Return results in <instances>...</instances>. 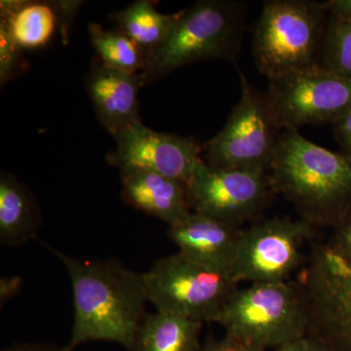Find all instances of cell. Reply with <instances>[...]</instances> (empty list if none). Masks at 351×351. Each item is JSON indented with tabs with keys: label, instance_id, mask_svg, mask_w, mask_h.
Listing matches in <instances>:
<instances>
[{
	"label": "cell",
	"instance_id": "cell-9",
	"mask_svg": "<svg viewBox=\"0 0 351 351\" xmlns=\"http://www.w3.org/2000/svg\"><path fill=\"white\" fill-rule=\"evenodd\" d=\"M313 226L290 218L265 219L240 232L233 262V280L253 283L286 282L302 257V248L313 235Z\"/></svg>",
	"mask_w": 351,
	"mask_h": 351
},
{
	"label": "cell",
	"instance_id": "cell-3",
	"mask_svg": "<svg viewBox=\"0 0 351 351\" xmlns=\"http://www.w3.org/2000/svg\"><path fill=\"white\" fill-rule=\"evenodd\" d=\"M244 15L243 3L232 0H200L181 11L141 73L144 87L195 62L234 60L241 46Z\"/></svg>",
	"mask_w": 351,
	"mask_h": 351
},
{
	"label": "cell",
	"instance_id": "cell-10",
	"mask_svg": "<svg viewBox=\"0 0 351 351\" xmlns=\"http://www.w3.org/2000/svg\"><path fill=\"white\" fill-rule=\"evenodd\" d=\"M302 285L311 311L308 334L332 351H351V265L320 247Z\"/></svg>",
	"mask_w": 351,
	"mask_h": 351
},
{
	"label": "cell",
	"instance_id": "cell-18",
	"mask_svg": "<svg viewBox=\"0 0 351 351\" xmlns=\"http://www.w3.org/2000/svg\"><path fill=\"white\" fill-rule=\"evenodd\" d=\"M202 322L178 314H145L128 351H199Z\"/></svg>",
	"mask_w": 351,
	"mask_h": 351
},
{
	"label": "cell",
	"instance_id": "cell-27",
	"mask_svg": "<svg viewBox=\"0 0 351 351\" xmlns=\"http://www.w3.org/2000/svg\"><path fill=\"white\" fill-rule=\"evenodd\" d=\"M241 346L234 339L226 336L221 339H209L201 346L199 351H239Z\"/></svg>",
	"mask_w": 351,
	"mask_h": 351
},
{
	"label": "cell",
	"instance_id": "cell-13",
	"mask_svg": "<svg viewBox=\"0 0 351 351\" xmlns=\"http://www.w3.org/2000/svg\"><path fill=\"white\" fill-rule=\"evenodd\" d=\"M239 234L237 226L195 212L168 230L182 255L232 277Z\"/></svg>",
	"mask_w": 351,
	"mask_h": 351
},
{
	"label": "cell",
	"instance_id": "cell-5",
	"mask_svg": "<svg viewBox=\"0 0 351 351\" xmlns=\"http://www.w3.org/2000/svg\"><path fill=\"white\" fill-rule=\"evenodd\" d=\"M328 17L325 2H265L253 36L258 71L269 80L319 66Z\"/></svg>",
	"mask_w": 351,
	"mask_h": 351
},
{
	"label": "cell",
	"instance_id": "cell-4",
	"mask_svg": "<svg viewBox=\"0 0 351 351\" xmlns=\"http://www.w3.org/2000/svg\"><path fill=\"white\" fill-rule=\"evenodd\" d=\"M214 322L241 345L278 348L308 335L306 291L294 283H253L228 298Z\"/></svg>",
	"mask_w": 351,
	"mask_h": 351
},
{
	"label": "cell",
	"instance_id": "cell-20",
	"mask_svg": "<svg viewBox=\"0 0 351 351\" xmlns=\"http://www.w3.org/2000/svg\"><path fill=\"white\" fill-rule=\"evenodd\" d=\"M88 31L103 66L126 73H141L147 68L149 57L137 43L117 27L105 31L101 25L90 23Z\"/></svg>",
	"mask_w": 351,
	"mask_h": 351
},
{
	"label": "cell",
	"instance_id": "cell-8",
	"mask_svg": "<svg viewBox=\"0 0 351 351\" xmlns=\"http://www.w3.org/2000/svg\"><path fill=\"white\" fill-rule=\"evenodd\" d=\"M241 96L225 126L205 145L207 165L221 169L269 170L276 149V128L265 99L240 71Z\"/></svg>",
	"mask_w": 351,
	"mask_h": 351
},
{
	"label": "cell",
	"instance_id": "cell-17",
	"mask_svg": "<svg viewBox=\"0 0 351 351\" xmlns=\"http://www.w3.org/2000/svg\"><path fill=\"white\" fill-rule=\"evenodd\" d=\"M43 223L40 209L34 195L15 176L0 175V242L19 246L38 237Z\"/></svg>",
	"mask_w": 351,
	"mask_h": 351
},
{
	"label": "cell",
	"instance_id": "cell-26",
	"mask_svg": "<svg viewBox=\"0 0 351 351\" xmlns=\"http://www.w3.org/2000/svg\"><path fill=\"white\" fill-rule=\"evenodd\" d=\"M325 4L330 16L351 23V0H330Z\"/></svg>",
	"mask_w": 351,
	"mask_h": 351
},
{
	"label": "cell",
	"instance_id": "cell-21",
	"mask_svg": "<svg viewBox=\"0 0 351 351\" xmlns=\"http://www.w3.org/2000/svg\"><path fill=\"white\" fill-rule=\"evenodd\" d=\"M319 66L351 83V23L329 15Z\"/></svg>",
	"mask_w": 351,
	"mask_h": 351
},
{
	"label": "cell",
	"instance_id": "cell-15",
	"mask_svg": "<svg viewBox=\"0 0 351 351\" xmlns=\"http://www.w3.org/2000/svg\"><path fill=\"white\" fill-rule=\"evenodd\" d=\"M85 84L97 117L113 137L131 124L142 121L138 114V92L144 87L141 73H122L99 62Z\"/></svg>",
	"mask_w": 351,
	"mask_h": 351
},
{
	"label": "cell",
	"instance_id": "cell-25",
	"mask_svg": "<svg viewBox=\"0 0 351 351\" xmlns=\"http://www.w3.org/2000/svg\"><path fill=\"white\" fill-rule=\"evenodd\" d=\"M276 351H332L326 343L313 336L306 335L304 338L295 339L294 341L286 343Z\"/></svg>",
	"mask_w": 351,
	"mask_h": 351
},
{
	"label": "cell",
	"instance_id": "cell-23",
	"mask_svg": "<svg viewBox=\"0 0 351 351\" xmlns=\"http://www.w3.org/2000/svg\"><path fill=\"white\" fill-rule=\"evenodd\" d=\"M328 248L341 260L351 265V221L341 226Z\"/></svg>",
	"mask_w": 351,
	"mask_h": 351
},
{
	"label": "cell",
	"instance_id": "cell-28",
	"mask_svg": "<svg viewBox=\"0 0 351 351\" xmlns=\"http://www.w3.org/2000/svg\"><path fill=\"white\" fill-rule=\"evenodd\" d=\"M3 351H64V348H59L53 343H16L7 348Z\"/></svg>",
	"mask_w": 351,
	"mask_h": 351
},
{
	"label": "cell",
	"instance_id": "cell-11",
	"mask_svg": "<svg viewBox=\"0 0 351 351\" xmlns=\"http://www.w3.org/2000/svg\"><path fill=\"white\" fill-rule=\"evenodd\" d=\"M186 191L193 212L237 228L255 216L274 191L267 172L221 169L204 161L196 166Z\"/></svg>",
	"mask_w": 351,
	"mask_h": 351
},
{
	"label": "cell",
	"instance_id": "cell-1",
	"mask_svg": "<svg viewBox=\"0 0 351 351\" xmlns=\"http://www.w3.org/2000/svg\"><path fill=\"white\" fill-rule=\"evenodd\" d=\"M54 254L68 270L73 286V326L64 351H75L88 341H110L129 350L149 302L143 274L114 258Z\"/></svg>",
	"mask_w": 351,
	"mask_h": 351
},
{
	"label": "cell",
	"instance_id": "cell-7",
	"mask_svg": "<svg viewBox=\"0 0 351 351\" xmlns=\"http://www.w3.org/2000/svg\"><path fill=\"white\" fill-rule=\"evenodd\" d=\"M276 130L334 123L351 108V83L320 66L269 80L263 96Z\"/></svg>",
	"mask_w": 351,
	"mask_h": 351
},
{
	"label": "cell",
	"instance_id": "cell-2",
	"mask_svg": "<svg viewBox=\"0 0 351 351\" xmlns=\"http://www.w3.org/2000/svg\"><path fill=\"white\" fill-rule=\"evenodd\" d=\"M272 191L295 205L302 219L341 226L351 211V160L309 142L298 131L277 137L269 170Z\"/></svg>",
	"mask_w": 351,
	"mask_h": 351
},
{
	"label": "cell",
	"instance_id": "cell-22",
	"mask_svg": "<svg viewBox=\"0 0 351 351\" xmlns=\"http://www.w3.org/2000/svg\"><path fill=\"white\" fill-rule=\"evenodd\" d=\"M27 68L22 48L14 43L8 32L0 27V82L5 84L17 75L21 69Z\"/></svg>",
	"mask_w": 351,
	"mask_h": 351
},
{
	"label": "cell",
	"instance_id": "cell-14",
	"mask_svg": "<svg viewBox=\"0 0 351 351\" xmlns=\"http://www.w3.org/2000/svg\"><path fill=\"white\" fill-rule=\"evenodd\" d=\"M0 3V27L22 49H34L49 43L58 27L66 39L82 2L5 0Z\"/></svg>",
	"mask_w": 351,
	"mask_h": 351
},
{
	"label": "cell",
	"instance_id": "cell-24",
	"mask_svg": "<svg viewBox=\"0 0 351 351\" xmlns=\"http://www.w3.org/2000/svg\"><path fill=\"white\" fill-rule=\"evenodd\" d=\"M334 133L343 154L351 160V108L332 123Z\"/></svg>",
	"mask_w": 351,
	"mask_h": 351
},
{
	"label": "cell",
	"instance_id": "cell-29",
	"mask_svg": "<svg viewBox=\"0 0 351 351\" xmlns=\"http://www.w3.org/2000/svg\"><path fill=\"white\" fill-rule=\"evenodd\" d=\"M239 351H265V350H263L262 348H258V346L242 345Z\"/></svg>",
	"mask_w": 351,
	"mask_h": 351
},
{
	"label": "cell",
	"instance_id": "cell-19",
	"mask_svg": "<svg viewBox=\"0 0 351 351\" xmlns=\"http://www.w3.org/2000/svg\"><path fill=\"white\" fill-rule=\"evenodd\" d=\"M180 15L181 12H158L154 2L138 0L123 10L112 14L110 19L115 23L117 29L142 48L149 60L152 52L169 34Z\"/></svg>",
	"mask_w": 351,
	"mask_h": 351
},
{
	"label": "cell",
	"instance_id": "cell-12",
	"mask_svg": "<svg viewBox=\"0 0 351 351\" xmlns=\"http://www.w3.org/2000/svg\"><path fill=\"white\" fill-rule=\"evenodd\" d=\"M114 138L117 147L107 161L120 171H149L186 184L203 161V149L195 141L152 130L142 121L131 124Z\"/></svg>",
	"mask_w": 351,
	"mask_h": 351
},
{
	"label": "cell",
	"instance_id": "cell-6",
	"mask_svg": "<svg viewBox=\"0 0 351 351\" xmlns=\"http://www.w3.org/2000/svg\"><path fill=\"white\" fill-rule=\"evenodd\" d=\"M147 300L158 311L214 322L237 290L230 274L205 267L182 254L159 258L143 274Z\"/></svg>",
	"mask_w": 351,
	"mask_h": 351
},
{
	"label": "cell",
	"instance_id": "cell-16",
	"mask_svg": "<svg viewBox=\"0 0 351 351\" xmlns=\"http://www.w3.org/2000/svg\"><path fill=\"white\" fill-rule=\"evenodd\" d=\"M122 197L129 205L173 226L191 212L186 184L144 170L120 171Z\"/></svg>",
	"mask_w": 351,
	"mask_h": 351
}]
</instances>
